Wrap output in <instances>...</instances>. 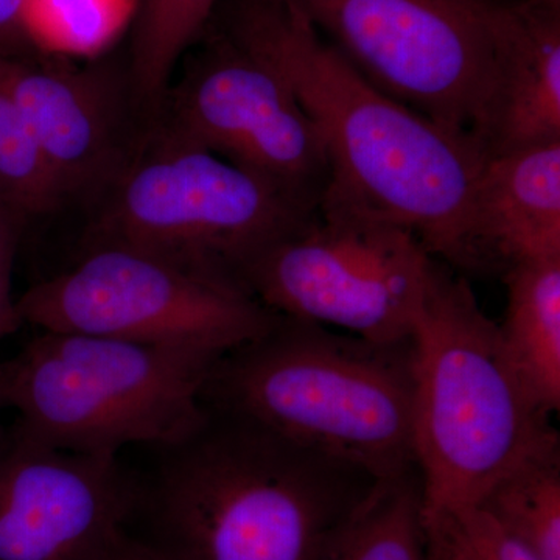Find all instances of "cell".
Listing matches in <instances>:
<instances>
[{
	"label": "cell",
	"mask_w": 560,
	"mask_h": 560,
	"mask_svg": "<svg viewBox=\"0 0 560 560\" xmlns=\"http://www.w3.org/2000/svg\"><path fill=\"white\" fill-rule=\"evenodd\" d=\"M0 201L25 219L66 205L65 194L0 72Z\"/></svg>",
	"instance_id": "20"
},
{
	"label": "cell",
	"mask_w": 560,
	"mask_h": 560,
	"mask_svg": "<svg viewBox=\"0 0 560 560\" xmlns=\"http://www.w3.org/2000/svg\"><path fill=\"white\" fill-rule=\"evenodd\" d=\"M319 560H429L419 470L377 480Z\"/></svg>",
	"instance_id": "16"
},
{
	"label": "cell",
	"mask_w": 560,
	"mask_h": 560,
	"mask_svg": "<svg viewBox=\"0 0 560 560\" xmlns=\"http://www.w3.org/2000/svg\"><path fill=\"white\" fill-rule=\"evenodd\" d=\"M503 278L504 349L533 396L555 415L560 408V257L512 265Z\"/></svg>",
	"instance_id": "15"
},
{
	"label": "cell",
	"mask_w": 560,
	"mask_h": 560,
	"mask_svg": "<svg viewBox=\"0 0 560 560\" xmlns=\"http://www.w3.org/2000/svg\"><path fill=\"white\" fill-rule=\"evenodd\" d=\"M547 2L555 3V5H560V0H547Z\"/></svg>",
	"instance_id": "27"
},
{
	"label": "cell",
	"mask_w": 560,
	"mask_h": 560,
	"mask_svg": "<svg viewBox=\"0 0 560 560\" xmlns=\"http://www.w3.org/2000/svg\"><path fill=\"white\" fill-rule=\"evenodd\" d=\"M201 399L375 480L418 469L411 338L364 340L279 315L212 364Z\"/></svg>",
	"instance_id": "3"
},
{
	"label": "cell",
	"mask_w": 560,
	"mask_h": 560,
	"mask_svg": "<svg viewBox=\"0 0 560 560\" xmlns=\"http://www.w3.org/2000/svg\"><path fill=\"white\" fill-rule=\"evenodd\" d=\"M191 49L153 127L319 209L326 147L285 80L212 24Z\"/></svg>",
	"instance_id": "10"
},
{
	"label": "cell",
	"mask_w": 560,
	"mask_h": 560,
	"mask_svg": "<svg viewBox=\"0 0 560 560\" xmlns=\"http://www.w3.org/2000/svg\"><path fill=\"white\" fill-rule=\"evenodd\" d=\"M27 223L24 215L0 201V259L16 256L18 245Z\"/></svg>",
	"instance_id": "24"
},
{
	"label": "cell",
	"mask_w": 560,
	"mask_h": 560,
	"mask_svg": "<svg viewBox=\"0 0 560 560\" xmlns=\"http://www.w3.org/2000/svg\"><path fill=\"white\" fill-rule=\"evenodd\" d=\"M205 350L40 331L10 359L9 408L60 451L120 456L183 440L206 416L202 388L220 359Z\"/></svg>",
	"instance_id": "7"
},
{
	"label": "cell",
	"mask_w": 560,
	"mask_h": 560,
	"mask_svg": "<svg viewBox=\"0 0 560 560\" xmlns=\"http://www.w3.org/2000/svg\"><path fill=\"white\" fill-rule=\"evenodd\" d=\"M217 11V27L267 61L318 128L330 171L319 212L394 224L452 270L475 271L470 200L485 153L375 90L291 0Z\"/></svg>",
	"instance_id": "1"
},
{
	"label": "cell",
	"mask_w": 560,
	"mask_h": 560,
	"mask_svg": "<svg viewBox=\"0 0 560 560\" xmlns=\"http://www.w3.org/2000/svg\"><path fill=\"white\" fill-rule=\"evenodd\" d=\"M412 442L423 514L480 503L523 460L559 444L515 370L499 323L434 259L411 334Z\"/></svg>",
	"instance_id": "4"
},
{
	"label": "cell",
	"mask_w": 560,
	"mask_h": 560,
	"mask_svg": "<svg viewBox=\"0 0 560 560\" xmlns=\"http://www.w3.org/2000/svg\"><path fill=\"white\" fill-rule=\"evenodd\" d=\"M477 506L540 560H560V444L508 471Z\"/></svg>",
	"instance_id": "18"
},
{
	"label": "cell",
	"mask_w": 560,
	"mask_h": 560,
	"mask_svg": "<svg viewBox=\"0 0 560 560\" xmlns=\"http://www.w3.org/2000/svg\"><path fill=\"white\" fill-rule=\"evenodd\" d=\"M14 256L0 259V340L16 334L24 326L18 300L11 294V271H13Z\"/></svg>",
	"instance_id": "23"
},
{
	"label": "cell",
	"mask_w": 560,
	"mask_h": 560,
	"mask_svg": "<svg viewBox=\"0 0 560 560\" xmlns=\"http://www.w3.org/2000/svg\"><path fill=\"white\" fill-rule=\"evenodd\" d=\"M103 560H161L156 555H153L149 548L143 547L140 541L132 539L131 536L125 534L116 547L109 551Z\"/></svg>",
	"instance_id": "25"
},
{
	"label": "cell",
	"mask_w": 560,
	"mask_h": 560,
	"mask_svg": "<svg viewBox=\"0 0 560 560\" xmlns=\"http://www.w3.org/2000/svg\"><path fill=\"white\" fill-rule=\"evenodd\" d=\"M138 474L0 422V560H103L127 534Z\"/></svg>",
	"instance_id": "11"
},
{
	"label": "cell",
	"mask_w": 560,
	"mask_h": 560,
	"mask_svg": "<svg viewBox=\"0 0 560 560\" xmlns=\"http://www.w3.org/2000/svg\"><path fill=\"white\" fill-rule=\"evenodd\" d=\"M429 560H540L477 504L423 514Z\"/></svg>",
	"instance_id": "21"
},
{
	"label": "cell",
	"mask_w": 560,
	"mask_h": 560,
	"mask_svg": "<svg viewBox=\"0 0 560 560\" xmlns=\"http://www.w3.org/2000/svg\"><path fill=\"white\" fill-rule=\"evenodd\" d=\"M206 407L138 474L127 534L161 560H319L375 478Z\"/></svg>",
	"instance_id": "2"
},
{
	"label": "cell",
	"mask_w": 560,
	"mask_h": 560,
	"mask_svg": "<svg viewBox=\"0 0 560 560\" xmlns=\"http://www.w3.org/2000/svg\"><path fill=\"white\" fill-rule=\"evenodd\" d=\"M138 0H25L24 27L35 50L97 55L135 21Z\"/></svg>",
	"instance_id": "19"
},
{
	"label": "cell",
	"mask_w": 560,
	"mask_h": 560,
	"mask_svg": "<svg viewBox=\"0 0 560 560\" xmlns=\"http://www.w3.org/2000/svg\"><path fill=\"white\" fill-rule=\"evenodd\" d=\"M434 257L385 221L316 213L261 253L243 290L268 311L364 340H410Z\"/></svg>",
	"instance_id": "8"
},
{
	"label": "cell",
	"mask_w": 560,
	"mask_h": 560,
	"mask_svg": "<svg viewBox=\"0 0 560 560\" xmlns=\"http://www.w3.org/2000/svg\"><path fill=\"white\" fill-rule=\"evenodd\" d=\"M560 142V5L537 0L501 92L488 158Z\"/></svg>",
	"instance_id": "14"
},
{
	"label": "cell",
	"mask_w": 560,
	"mask_h": 560,
	"mask_svg": "<svg viewBox=\"0 0 560 560\" xmlns=\"http://www.w3.org/2000/svg\"><path fill=\"white\" fill-rule=\"evenodd\" d=\"M221 0H138L128 79L143 116L153 124L184 55L201 38Z\"/></svg>",
	"instance_id": "17"
},
{
	"label": "cell",
	"mask_w": 560,
	"mask_h": 560,
	"mask_svg": "<svg viewBox=\"0 0 560 560\" xmlns=\"http://www.w3.org/2000/svg\"><path fill=\"white\" fill-rule=\"evenodd\" d=\"M0 72L66 200H98L143 140L132 132V116L143 114L128 70L77 66L38 51L0 57Z\"/></svg>",
	"instance_id": "12"
},
{
	"label": "cell",
	"mask_w": 560,
	"mask_h": 560,
	"mask_svg": "<svg viewBox=\"0 0 560 560\" xmlns=\"http://www.w3.org/2000/svg\"><path fill=\"white\" fill-rule=\"evenodd\" d=\"M97 201L86 248L139 250L242 293L249 265L318 213L267 180L154 127Z\"/></svg>",
	"instance_id": "6"
},
{
	"label": "cell",
	"mask_w": 560,
	"mask_h": 560,
	"mask_svg": "<svg viewBox=\"0 0 560 560\" xmlns=\"http://www.w3.org/2000/svg\"><path fill=\"white\" fill-rule=\"evenodd\" d=\"M375 90L488 158L537 0H291Z\"/></svg>",
	"instance_id": "5"
},
{
	"label": "cell",
	"mask_w": 560,
	"mask_h": 560,
	"mask_svg": "<svg viewBox=\"0 0 560 560\" xmlns=\"http://www.w3.org/2000/svg\"><path fill=\"white\" fill-rule=\"evenodd\" d=\"M10 361H0V411L9 408Z\"/></svg>",
	"instance_id": "26"
},
{
	"label": "cell",
	"mask_w": 560,
	"mask_h": 560,
	"mask_svg": "<svg viewBox=\"0 0 560 560\" xmlns=\"http://www.w3.org/2000/svg\"><path fill=\"white\" fill-rule=\"evenodd\" d=\"M475 271L560 257V142L486 158L471 191Z\"/></svg>",
	"instance_id": "13"
},
{
	"label": "cell",
	"mask_w": 560,
	"mask_h": 560,
	"mask_svg": "<svg viewBox=\"0 0 560 560\" xmlns=\"http://www.w3.org/2000/svg\"><path fill=\"white\" fill-rule=\"evenodd\" d=\"M24 324L138 345L223 355L270 329L278 313L149 254L92 246L18 300Z\"/></svg>",
	"instance_id": "9"
},
{
	"label": "cell",
	"mask_w": 560,
	"mask_h": 560,
	"mask_svg": "<svg viewBox=\"0 0 560 560\" xmlns=\"http://www.w3.org/2000/svg\"><path fill=\"white\" fill-rule=\"evenodd\" d=\"M25 0H0V57L38 54L24 27Z\"/></svg>",
	"instance_id": "22"
}]
</instances>
